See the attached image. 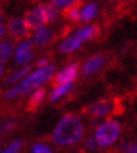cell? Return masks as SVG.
Returning a JSON list of instances; mask_svg holds the SVG:
<instances>
[{
	"instance_id": "cell-12",
	"label": "cell",
	"mask_w": 137,
	"mask_h": 153,
	"mask_svg": "<svg viewBox=\"0 0 137 153\" xmlns=\"http://www.w3.org/2000/svg\"><path fill=\"white\" fill-rule=\"evenodd\" d=\"M74 87V82H70V83H60V84H56L55 87L50 90L49 93V98L50 101H57L60 98L66 97Z\"/></svg>"
},
{
	"instance_id": "cell-16",
	"label": "cell",
	"mask_w": 137,
	"mask_h": 153,
	"mask_svg": "<svg viewBox=\"0 0 137 153\" xmlns=\"http://www.w3.org/2000/svg\"><path fill=\"white\" fill-rule=\"evenodd\" d=\"M96 13H98V7H96V4L91 3V4L84 6V7L81 9V20L82 21H90V20H92L94 17H95Z\"/></svg>"
},
{
	"instance_id": "cell-23",
	"label": "cell",
	"mask_w": 137,
	"mask_h": 153,
	"mask_svg": "<svg viewBox=\"0 0 137 153\" xmlns=\"http://www.w3.org/2000/svg\"><path fill=\"white\" fill-rule=\"evenodd\" d=\"M15 120H7L3 122V125H1V134H7V132H10L11 129H14L15 128Z\"/></svg>"
},
{
	"instance_id": "cell-9",
	"label": "cell",
	"mask_w": 137,
	"mask_h": 153,
	"mask_svg": "<svg viewBox=\"0 0 137 153\" xmlns=\"http://www.w3.org/2000/svg\"><path fill=\"white\" fill-rule=\"evenodd\" d=\"M104 62H105V59H104L102 55H94L91 58H88L84 62V65L81 66V74L85 76V77H90L92 74H95L102 68Z\"/></svg>"
},
{
	"instance_id": "cell-3",
	"label": "cell",
	"mask_w": 137,
	"mask_h": 153,
	"mask_svg": "<svg viewBox=\"0 0 137 153\" xmlns=\"http://www.w3.org/2000/svg\"><path fill=\"white\" fill-rule=\"evenodd\" d=\"M120 124L116 120H105L95 128V139L98 140L99 148L108 149L116 143L120 136Z\"/></svg>"
},
{
	"instance_id": "cell-4",
	"label": "cell",
	"mask_w": 137,
	"mask_h": 153,
	"mask_svg": "<svg viewBox=\"0 0 137 153\" xmlns=\"http://www.w3.org/2000/svg\"><path fill=\"white\" fill-rule=\"evenodd\" d=\"M98 33V28L95 25H85V27L78 28L77 31L71 35H68L66 39L60 42L59 51L62 53H71V52L77 51L84 42L90 41L91 38H94Z\"/></svg>"
},
{
	"instance_id": "cell-18",
	"label": "cell",
	"mask_w": 137,
	"mask_h": 153,
	"mask_svg": "<svg viewBox=\"0 0 137 153\" xmlns=\"http://www.w3.org/2000/svg\"><path fill=\"white\" fill-rule=\"evenodd\" d=\"M21 148H23V142L21 140H13L11 143H9L1 150V153H20Z\"/></svg>"
},
{
	"instance_id": "cell-6",
	"label": "cell",
	"mask_w": 137,
	"mask_h": 153,
	"mask_svg": "<svg viewBox=\"0 0 137 153\" xmlns=\"http://www.w3.org/2000/svg\"><path fill=\"white\" fill-rule=\"evenodd\" d=\"M29 28L25 19H11L7 24V33L14 39H23L28 35Z\"/></svg>"
},
{
	"instance_id": "cell-10",
	"label": "cell",
	"mask_w": 137,
	"mask_h": 153,
	"mask_svg": "<svg viewBox=\"0 0 137 153\" xmlns=\"http://www.w3.org/2000/svg\"><path fill=\"white\" fill-rule=\"evenodd\" d=\"M78 74V66L77 63H70L67 65L66 68L57 72L55 74V82L56 84H60V83H70V82H74V79L77 77Z\"/></svg>"
},
{
	"instance_id": "cell-22",
	"label": "cell",
	"mask_w": 137,
	"mask_h": 153,
	"mask_svg": "<svg viewBox=\"0 0 137 153\" xmlns=\"http://www.w3.org/2000/svg\"><path fill=\"white\" fill-rule=\"evenodd\" d=\"M46 19L48 23H53L57 19V7L56 6H46Z\"/></svg>"
},
{
	"instance_id": "cell-24",
	"label": "cell",
	"mask_w": 137,
	"mask_h": 153,
	"mask_svg": "<svg viewBox=\"0 0 137 153\" xmlns=\"http://www.w3.org/2000/svg\"><path fill=\"white\" fill-rule=\"evenodd\" d=\"M85 146H87L88 150H96V149L99 148V145H98V140L95 139V136H91V138H88L87 142H85Z\"/></svg>"
},
{
	"instance_id": "cell-7",
	"label": "cell",
	"mask_w": 137,
	"mask_h": 153,
	"mask_svg": "<svg viewBox=\"0 0 137 153\" xmlns=\"http://www.w3.org/2000/svg\"><path fill=\"white\" fill-rule=\"evenodd\" d=\"M25 20H27L28 25L31 28H38L42 27L45 23H48V19H46V6L43 4H38L35 6L32 10H29L25 16Z\"/></svg>"
},
{
	"instance_id": "cell-5",
	"label": "cell",
	"mask_w": 137,
	"mask_h": 153,
	"mask_svg": "<svg viewBox=\"0 0 137 153\" xmlns=\"http://www.w3.org/2000/svg\"><path fill=\"white\" fill-rule=\"evenodd\" d=\"M116 108H118V102L115 100H99L88 105L85 108V112L92 118H108L116 112Z\"/></svg>"
},
{
	"instance_id": "cell-2",
	"label": "cell",
	"mask_w": 137,
	"mask_h": 153,
	"mask_svg": "<svg viewBox=\"0 0 137 153\" xmlns=\"http://www.w3.org/2000/svg\"><path fill=\"white\" fill-rule=\"evenodd\" d=\"M55 66L53 65H46L42 68H38L34 72H29L25 79H23L17 86H13L6 91L4 97L6 100H14V98L20 97V96H25V94H31L35 88L42 87L46 82H49L53 76H55Z\"/></svg>"
},
{
	"instance_id": "cell-14",
	"label": "cell",
	"mask_w": 137,
	"mask_h": 153,
	"mask_svg": "<svg viewBox=\"0 0 137 153\" xmlns=\"http://www.w3.org/2000/svg\"><path fill=\"white\" fill-rule=\"evenodd\" d=\"M45 97H46V91H45V88H42V87L35 88V90H34V91L31 93V96H29V101H28V107H29L31 110H34V108H37L38 105H41L42 102H43Z\"/></svg>"
},
{
	"instance_id": "cell-1",
	"label": "cell",
	"mask_w": 137,
	"mask_h": 153,
	"mask_svg": "<svg viewBox=\"0 0 137 153\" xmlns=\"http://www.w3.org/2000/svg\"><path fill=\"white\" fill-rule=\"evenodd\" d=\"M84 136V125L76 115L67 114L60 118L52 132V140L57 146H71L78 143Z\"/></svg>"
},
{
	"instance_id": "cell-26",
	"label": "cell",
	"mask_w": 137,
	"mask_h": 153,
	"mask_svg": "<svg viewBox=\"0 0 137 153\" xmlns=\"http://www.w3.org/2000/svg\"><path fill=\"white\" fill-rule=\"evenodd\" d=\"M4 33H6V27H4V24L1 23V25H0V35L3 37V35H4Z\"/></svg>"
},
{
	"instance_id": "cell-21",
	"label": "cell",
	"mask_w": 137,
	"mask_h": 153,
	"mask_svg": "<svg viewBox=\"0 0 137 153\" xmlns=\"http://www.w3.org/2000/svg\"><path fill=\"white\" fill-rule=\"evenodd\" d=\"M122 153H137V142H123L120 145Z\"/></svg>"
},
{
	"instance_id": "cell-20",
	"label": "cell",
	"mask_w": 137,
	"mask_h": 153,
	"mask_svg": "<svg viewBox=\"0 0 137 153\" xmlns=\"http://www.w3.org/2000/svg\"><path fill=\"white\" fill-rule=\"evenodd\" d=\"M31 153H53L52 149L48 145L42 143V142H37L31 146Z\"/></svg>"
},
{
	"instance_id": "cell-8",
	"label": "cell",
	"mask_w": 137,
	"mask_h": 153,
	"mask_svg": "<svg viewBox=\"0 0 137 153\" xmlns=\"http://www.w3.org/2000/svg\"><path fill=\"white\" fill-rule=\"evenodd\" d=\"M32 41H21L15 48L14 52V59L18 65H28V62L32 58Z\"/></svg>"
},
{
	"instance_id": "cell-11",
	"label": "cell",
	"mask_w": 137,
	"mask_h": 153,
	"mask_svg": "<svg viewBox=\"0 0 137 153\" xmlns=\"http://www.w3.org/2000/svg\"><path fill=\"white\" fill-rule=\"evenodd\" d=\"M53 39V34L49 28L46 27H38L34 30V34H32V42L38 45V47H45L48 45L50 41Z\"/></svg>"
},
{
	"instance_id": "cell-25",
	"label": "cell",
	"mask_w": 137,
	"mask_h": 153,
	"mask_svg": "<svg viewBox=\"0 0 137 153\" xmlns=\"http://www.w3.org/2000/svg\"><path fill=\"white\" fill-rule=\"evenodd\" d=\"M46 65H49V60L46 59V58H41V59L37 60V66H38V68H42V66H46Z\"/></svg>"
},
{
	"instance_id": "cell-13",
	"label": "cell",
	"mask_w": 137,
	"mask_h": 153,
	"mask_svg": "<svg viewBox=\"0 0 137 153\" xmlns=\"http://www.w3.org/2000/svg\"><path fill=\"white\" fill-rule=\"evenodd\" d=\"M28 74H29V66H28V65H23L21 68L15 69L13 73L10 74L9 79H7V84L14 86L15 83H20L23 79H25Z\"/></svg>"
},
{
	"instance_id": "cell-17",
	"label": "cell",
	"mask_w": 137,
	"mask_h": 153,
	"mask_svg": "<svg viewBox=\"0 0 137 153\" xmlns=\"http://www.w3.org/2000/svg\"><path fill=\"white\" fill-rule=\"evenodd\" d=\"M66 17L71 21H80L81 20V10L77 6H71V7L66 9Z\"/></svg>"
},
{
	"instance_id": "cell-15",
	"label": "cell",
	"mask_w": 137,
	"mask_h": 153,
	"mask_svg": "<svg viewBox=\"0 0 137 153\" xmlns=\"http://www.w3.org/2000/svg\"><path fill=\"white\" fill-rule=\"evenodd\" d=\"M14 53V45L11 41H1L0 44V59L1 63H4L10 56Z\"/></svg>"
},
{
	"instance_id": "cell-19",
	"label": "cell",
	"mask_w": 137,
	"mask_h": 153,
	"mask_svg": "<svg viewBox=\"0 0 137 153\" xmlns=\"http://www.w3.org/2000/svg\"><path fill=\"white\" fill-rule=\"evenodd\" d=\"M50 3L56 6L57 9H68L71 6H76L78 3V0H50Z\"/></svg>"
}]
</instances>
